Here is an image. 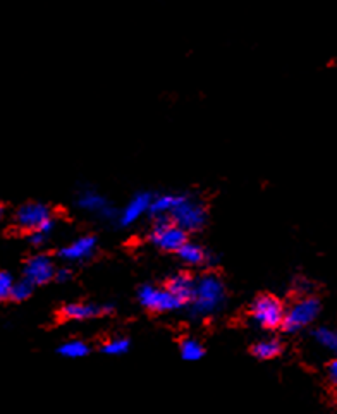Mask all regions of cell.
Returning <instances> with one entry per match:
<instances>
[{
  "label": "cell",
  "mask_w": 337,
  "mask_h": 414,
  "mask_svg": "<svg viewBox=\"0 0 337 414\" xmlns=\"http://www.w3.org/2000/svg\"><path fill=\"white\" fill-rule=\"evenodd\" d=\"M225 299V289L222 280L214 273L196 278L195 292H193L191 301L188 303L189 313L196 318L210 316L222 308Z\"/></svg>",
  "instance_id": "obj_1"
},
{
  "label": "cell",
  "mask_w": 337,
  "mask_h": 414,
  "mask_svg": "<svg viewBox=\"0 0 337 414\" xmlns=\"http://www.w3.org/2000/svg\"><path fill=\"white\" fill-rule=\"evenodd\" d=\"M167 219L186 232H195L207 224V208L195 196L174 192V203Z\"/></svg>",
  "instance_id": "obj_2"
},
{
  "label": "cell",
  "mask_w": 337,
  "mask_h": 414,
  "mask_svg": "<svg viewBox=\"0 0 337 414\" xmlns=\"http://www.w3.org/2000/svg\"><path fill=\"white\" fill-rule=\"evenodd\" d=\"M14 222L19 229L33 232L42 231L50 234L53 231V215L52 210L40 201H28L23 203L19 208L16 210L14 215Z\"/></svg>",
  "instance_id": "obj_3"
},
{
  "label": "cell",
  "mask_w": 337,
  "mask_h": 414,
  "mask_svg": "<svg viewBox=\"0 0 337 414\" xmlns=\"http://www.w3.org/2000/svg\"><path fill=\"white\" fill-rule=\"evenodd\" d=\"M286 309L282 303L274 296H258L252 303L250 308V318L257 327L265 328V330H274V328L282 327L284 323Z\"/></svg>",
  "instance_id": "obj_4"
},
{
  "label": "cell",
  "mask_w": 337,
  "mask_h": 414,
  "mask_svg": "<svg viewBox=\"0 0 337 414\" xmlns=\"http://www.w3.org/2000/svg\"><path fill=\"white\" fill-rule=\"evenodd\" d=\"M320 309V301H318L317 298H313V296H303L300 301H296L295 305L286 312L282 328H284L286 332H289V334L300 332L301 328H306L308 325H311L317 320Z\"/></svg>",
  "instance_id": "obj_5"
},
{
  "label": "cell",
  "mask_w": 337,
  "mask_h": 414,
  "mask_svg": "<svg viewBox=\"0 0 337 414\" xmlns=\"http://www.w3.org/2000/svg\"><path fill=\"white\" fill-rule=\"evenodd\" d=\"M186 234L188 232L181 229L171 219H155V224H153V229L150 231L148 239L153 246H157L162 251L178 253L181 249V246L188 242Z\"/></svg>",
  "instance_id": "obj_6"
},
{
  "label": "cell",
  "mask_w": 337,
  "mask_h": 414,
  "mask_svg": "<svg viewBox=\"0 0 337 414\" xmlns=\"http://www.w3.org/2000/svg\"><path fill=\"white\" fill-rule=\"evenodd\" d=\"M76 206L80 210H83V212L92 213V215L103 220H117V215H119V212H116V208L109 201V198L105 195H102L98 189L92 188V186H83V188L78 189Z\"/></svg>",
  "instance_id": "obj_7"
},
{
  "label": "cell",
  "mask_w": 337,
  "mask_h": 414,
  "mask_svg": "<svg viewBox=\"0 0 337 414\" xmlns=\"http://www.w3.org/2000/svg\"><path fill=\"white\" fill-rule=\"evenodd\" d=\"M138 301L143 308L155 313L174 312L184 306V303L175 298L168 289H160L155 285H141L138 289Z\"/></svg>",
  "instance_id": "obj_8"
},
{
  "label": "cell",
  "mask_w": 337,
  "mask_h": 414,
  "mask_svg": "<svg viewBox=\"0 0 337 414\" xmlns=\"http://www.w3.org/2000/svg\"><path fill=\"white\" fill-rule=\"evenodd\" d=\"M55 265H53L52 258L46 255H38L30 256L24 263V270H23V277L28 278L30 282H33L35 285H43L46 282L53 280L55 278Z\"/></svg>",
  "instance_id": "obj_9"
},
{
  "label": "cell",
  "mask_w": 337,
  "mask_h": 414,
  "mask_svg": "<svg viewBox=\"0 0 337 414\" xmlns=\"http://www.w3.org/2000/svg\"><path fill=\"white\" fill-rule=\"evenodd\" d=\"M152 199H153L152 192L148 191L136 192V195L126 203V206L121 210L119 215H117V222H119V226L123 227L132 226V224L138 222L143 215L150 213Z\"/></svg>",
  "instance_id": "obj_10"
},
{
  "label": "cell",
  "mask_w": 337,
  "mask_h": 414,
  "mask_svg": "<svg viewBox=\"0 0 337 414\" xmlns=\"http://www.w3.org/2000/svg\"><path fill=\"white\" fill-rule=\"evenodd\" d=\"M112 312V306L109 305H93V303H69L60 309V318L71 320V322H83L92 320L96 316L107 315Z\"/></svg>",
  "instance_id": "obj_11"
},
{
  "label": "cell",
  "mask_w": 337,
  "mask_h": 414,
  "mask_svg": "<svg viewBox=\"0 0 337 414\" xmlns=\"http://www.w3.org/2000/svg\"><path fill=\"white\" fill-rule=\"evenodd\" d=\"M95 251L96 239L92 235H85V237H80L71 244L64 246L59 251V258L64 262H83V260H88L89 256L95 255Z\"/></svg>",
  "instance_id": "obj_12"
},
{
  "label": "cell",
  "mask_w": 337,
  "mask_h": 414,
  "mask_svg": "<svg viewBox=\"0 0 337 414\" xmlns=\"http://www.w3.org/2000/svg\"><path fill=\"white\" fill-rule=\"evenodd\" d=\"M195 284L196 280L188 273H178L167 282V289L175 296V298L181 299L184 305H188L193 298V292H195Z\"/></svg>",
  "instance_id": "obj_13"
},
{
  "label": "cell",
  "mask_w": 337,
  "mask_h": 414,
  "mask_svg": "<svg viewBox=\"0 0 337 414\" xmlns=\"http://www.w3.org/2000/svg\"><path fill=\"white\" fill-rule=\"evenodd\" d=\"M178 256L186 263V265L200 267L207 265V262H210V255L202 248L200 244L195 242H186L181 246V249L178 251Z\"/></svg>",
  "instance_id": "obj_14"
},
{
  "label": "cell",
  "mask_w": 337,
  "mask_h": 414,
  "mask_svg": "<svg viewBox=\"0 0 337 414\" xmlns=\"http://www.w3.org/2000/svg\"><path fill=\"white\" fill-rule=\"evenodd\" d=\"M252 352L254 358L258 359L277 358V356L282 352V342L275 337L261 339V341H258L257 344L253 345Z\"/></svg>",
  "instance_id": "obj_15"
},
{
  "label": "cell",
  "mask_w": 337,
  "mask_h": 414,
  "mask_svg": "<svg viewBox=\"0 0 337 414\" xmlns=\"http://www.w3.org/2000/svg\"><path fill=\"white\" fill-rule=\"evenodd\" d=\"M313 341L317 342L320 348L327 349L332 354L337 356V330L336 328L329 327H318L317 330H313Z\"/></svg>",
  "instance_id": "obj_16"
},
{
  "label": "cell",
  "mask_w": 337,
  "mask_h": 414,
  "mask_svg": "<svg viewBox=\"0 0 337 414\" xmlns=\"http://www.w3.org/2000/svg\"><path fill=\"white\" fill-rule=\"evenodd\" d=\"M179 352H181V358L184 361H200L203 358V354H205L203 345L198 341H195V339H184L179 344Z\"/></svg>",
  "instance_id": "obj_17"
},
{
  "label": "cell",
  "mask_w": 337,
  "mask_h": 414,
  "mask_svg": "<svg viewBox=\"0 0 337 414\" xmlns=\"http://www.w3.org/2000/svg\"><path fill=\"white\" fill-rule=\"evenodd\" d=\"M89 352L88 344L83 341H67L59 348V354L67 359H80L85 358Z\"/></svg>",
  "instance_id": "obj_18"
},
{
  "label": "cell",
  "mask_w": 337,
  "mask_h": 414,
  "mask_svg": "<svg viewBox=\"0 0 337 414\" xmlns=\"http://www.w3.org/2000/svg\"><path fill=\"white\" fill-rule=\"evenodd\" d=\"M129 349V341L128 339L117 337V339H110L107 341L105 344L102 345V352L107 356H121L126 354Z\"/></svg>",
  "instance_id": "obj_19"
},
{
  "label": "cell",
  "mask_w": 337,
  "mask_h": 414,
  "mask_svg": "<svg viewBox=\"0 0 337 414\" xmlns=\"http://www.w3.org/2000/svg\"><path fill=\"white\" fill-rule=\"evenodd\" d=\"M33 287L35 284L33 282H30L28 278H21V280H17L16 284H14V289H12V294H10V299L12 301H24V299H28L31 296V292H33Z\"/></svg>",
  "instance_id": "obj_20"
},
{
  "label": "cell",
  "mask_w": 337,
  "mask_h": 414,
  "mask_svg": "<svg viewBox=\"0 0 337 414\" xmlns=\"http://www.w3.org/2000/svg\"><path fill=\"white\" fill-rule=\"evenodd\" d=\"M14 278L9 272L0 273V298L2 299H10V294H12L14 289Z\"/></svg>",
  "instance_id": "obj_21"
},
{
  "label": "cell",
  "mask_w": 337,
  "mask_h": 414,
  "mask_svg": "<svg viewBox=\"0 0 337 414\" xmlns=\"http://www.w3.org/2000/svg\"><path fill=\"white\" fill-rule=\"evenodd\" d=\"M49 235L50 234H46V232L33 231V232H30V237H28V241H30L33 246H42L43 242L49 239Z\"/></svg>",
  "instance_id": "obj_22"
},
{
  "label": "cell",
  "mask_w": 337,
  "mask_h": 414,
  "mask_svg": "<svg viewBox=\"0 0 337 414\" xmlns=\"http://www.w3.org/2000/svg\"><path fill=\"white\" fill-rule=\"evenodd\" d=\"M327 378L334 387H337V356L327 365Z\"/></svg>",
  "instance_id": "obj_23"
},
{
  "label": "cell",
  "mask_w": 337,
  "mask_h": 414,
  "mask_svg": "<svg viewBox=\"0 0 337 414\" xmlns=\"http://www.w3.org/2000/svg\"><path fill=\"white\" fill-rule=\"evenodd\" d=\"M55 278H57V282H67L71 278V270L59 269L55 273Z\"/></svg>",
  "instance_id": "obj_24"
}]
</instances>
